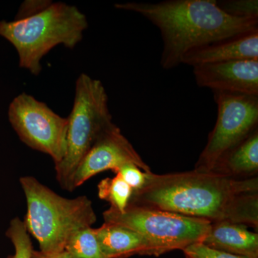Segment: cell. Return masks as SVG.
I'll return each instance as SVG.
<instances>
[{"label":"cell","mask_w":258,"mask_h":258,"mask_svg":"<svg viewBox=\"0 0 258 258\" xmlns=\"http://www.w3.org/2000/svg\"><path fill=\"white\" fill-rule=\"evenodd\" d=\"M241 60H258V30L190 50L183 56L181 63L195 67Z\"/></svg>","instance_id":"cell-11"},{"label":"cell","mask_w":258,"mask_h":258,"mask_svg":"<svg viewBox=\"0 0 258 258\" xmlns=\"http://www.w3.org/2000/svg\"><path fill=\"white\" fill-rule=\"evenodd\" d=\"M20 184L27 202L23 222L42 253L63 252L71 236L96 223V212L88 197L64 198L32 176H22Z\"/></svg>","instance_id":"cell-4"},{"label":"cell","mask_w":258,"mask_h":258,"mask_svg":"<svg viewBox=\"0 0 258 258\" xmlns=\"http://www.w3.org/2000/svg\"><path fill=\"white\" fill-rule=\"evenodd\" d=\"M86 15L63 3H24L13 21L0 20V36L18 52L19 66L37 76L41 60L57 45L74 49L88 28Z\"/></svg>","instance_id":"cell-3"},{"label":"cell","mask_w":258,"mask_h":258,"mask_svg":"<svg viewBox=\"0 0 258 258\" xmlns=\"http://www.w3.org/2000/svg\"><path fill=\"white\" fill-rule=\"evenodd\" d=\"M8 119L19 138L34 150L50 156L55 166L66 152L68 118H63L31 95L15 97L8 108Z\"/></svg>","instance_id":"cell-8"},{"label":"cell","mask_w":258,"mask_h":258,"mask_svg":"<svg viewBox=\"0 0 258 258\" xmlns=\"http://www.w3.org/2000/svg\"><path fill=\"white\" fill-rule=\"evenodd\" d=\"M132 194L133 190L118 174L101 180L98 185V198L108 202L110 208L118 212H124Z\"/></svg>","instance_id":"cell-16"},{"label":"cell","mask_w":258,"mask_h":258,"mask_svg":"<svg viewBox=\"0 0 258 258\" xmlns=\"http://www.w3.org/2000/svg\"><path fill=\"white\" fill-rule=\"evenodd\" d=\"M105 223L123 226L138 232L157 248L158 255L203 242L212 222L128 205L124 212L109 208L103 213Z\"/></svg>","instance_id":"cell-6"},{"label":"cell","mask_w":258,"mask_h":258,"mask_svg":"<svg viewBox=\"0 0 258 258\" xmlns=\"http://www.w3.org/2000/svg\"><path fill=\"white\" fill-rule=\"evenodd\" d=\"M103 83L86 74L76 83L74 106L68 117L66 152L55 166L61 188L73 191V179L80 163L106 129L113 124Z\"/></svg>","instance_id":"cell-5"},{"label":"cell","mask_w":258,"mask_h":258,"mask_svg":"<svg viewBox=\"0 0 258 258\" xmlns=\"http://www.w3.org/2000/svg\"><path fill=\"white\" fill-rule=\"evenodd\" d=\"M114 173L118 174L133 191L140 189L146 181L147 173L142 171L140 168L134 164H126L120 166Z\"/></svg>","instance_id":"cell-19"},{"label":"cell","mask_w":258,"mask_h":258,"mask_svg":"<svg viewBox=\"0 0 258 258\" xmlns=\"http://www.w3.org/2000/svg\"><path fill=\"white\" fill-rule=\"evenodd\" d=\"M197 83L213 91L258 96V60H241L193 67Z\"/></svg>","instance_id":"cell-10"},{"label":"cell","mask_w":258,"mask_h":258,"mask_svg":"<svg viewBox=\"0 0 258 258\" xmlns=\"http://www.w3.org/2000/svg\"><path fill=\"white\" fill-rule=\"evenodd\" d=\"M64 251L70 258H106L93 227L82 229L71 236Z\"/></svg>","instance_id":"cell-15"},{"label":"cell","mask_w":258,"mask_h":258,"mask_svg":"<svg viewBox=\"0 0 258 258\" xmlns=\"http://www.w3.org/2000/svg\"><path fill=\"white\" fill-rule=\"evenodd\" d=\"M118 10L142 15L160 30L161 64L171 69L196 47L258 30V18L228 14L213 0H168L157 3L115 5Z\"/></svg>","instance_id":"cell-2"},{"label":"cell","mask_w":258,"mask_h":258,"mask_svg":"<svg viewBox=\"0 0 258 258\" xmlns=\"http://www.w3.org/2000/svg\"><path fill=\"white\" fill-rule=\"evenodd\" d=\"M31 258H70L69 254L66 251L56 254L42 253L40 250H35L32 252Z\"/></svg>","instance_id":"cell-21"},{"label":"cell","mask_w":258,"mask_h":258,"mask_svg":"<svg viewBox=\"0 0 258 258\" xmlns=\"http://www.w3.org/2000/svg\"><path fill=\"white\" fill-rule=\"evenodd\" d=\"M182 251L186 258H248L210 248L201 242L191 244Z\"/></svg>","instance_id":"cell-20"},{"label":"cell","mask_w":258,"mask_h":258,"mask_svg":"<svg viewBox=\"0 0 258 258\" xmlns=\"http://www.w3.org/2000/svg\"><path fill=\"white\" fill-rule=\"evenodd\" d=\"M94 230L106 258H128L135 254L159 256L150 241L127 227L104 222Z\"/></svg>","instance_id":"cell-12"},{"label":"cell","mask_w":258,"mask_h":258,"mask_svg":"<svg viewBox=\"0 0 258 258\" xmlns=\"http://www.w3.org/2000/svg\"><path fill=\"white\" fill-rule=\"evenodd\" d=\"M210 248L248 258H258V234L247 226L229 222H212L201 242Z\"/></svg>","instance_id":"cell-13"},{"label":"cell","mask_w":258,"mask_h":258,"mask_svg":"<svg viewBox=\"0 0 258 258\" xmlns=\"http://www.w3.org/2000/svg\"><path fill=\"white\" fill-rule=\"evenodd\" d=\"M128 205L173 212L210 222L258 227V177L237 179L211 171L147 173Z\"/></svg>","instance_id":"cell-1"},{"label":"cell","mask_w":258,"mask_h":258,"mask_svg":"<svg viewBox=\"0 0 258 258\" xmlns=\"http://www.w3.org/2000/svg\"><path fill=\"white\" fill-rule=\"evenodd\" d=\"M218 5L224 11L233 16L258 18L257 1H230Z\"/></svg>","instance_id":"cell-18"},{"label":"cell","mask_w":258,"mask_h":258,"mask_svg":"<svg viewBox=\"0 0 258 258\" xmlns=\"http://www.w3.org/2000/svg\"><path fill=\"white\" fill-rule=\"evenodd\" d=\"M217 119L195 170L211 171L217 161L257 128L258 96L214 91Z\"/></svg>","instance_id":"cell-7"},{"label":"cell","mask_w":258,"mask_h":258,"mask_svg":"<svg viewBox=\"0 0 258 258\" xmlns=\"http://www.w3.org/2000/svg\"><path fill=\"white\" fill-rule=\"evenodd\" d=\"M126 164H135L144 172H152L120 128L113 123L100 136L80 163L73 179V190L99 173L108 170L114 172Z\"/></svg>","instance_id":"cell-9"},{"label":"cell","mask_w":258,"mask_h":258,"mask_svg":"<svg viewBox=\"0 0 258 258\" xmlns=\"http://www.w3.org/2000/svg\"><path fill=\"white\" fill-rule=\"evenodd\" d=\"M211 172L237 179L257 176V128L222 155Z\"/></svg>","instance_id":"cell-14"},{"label":"cell","mask_w":258,"mask_h":258,"mask_svg":"<svg viewBox=\"0 0 258 258\" xmlns=\"http://www.w3.org/2000/svg\"><path fill=\"white\" fill-rule=\"evenodd\" d=\"M6 236L11 241L15 248V253L7 258H31L33 245L30 234L21 219L16 217L10 221Z\"/></svg>","instance_id":"cell-17"}]
</instances>
